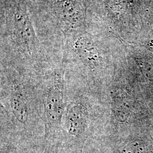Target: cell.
I'll use <instances>...</instances> for the list:
<instances>
[{
  "instance_id": "6da1fadb",
  "label": "cell",
  "mask_w": 153,
  "mask_h": 153,
  "mask_svg": "<svg viewBox=\"0 0 153 153\" xmlns=\"http://www.w3.org/2000/svg\"><path fill=\"white\" fill-rule=\"evenodd\" d=\"M1 131L45 135L41 76L1 74Z\"/></svg>"
},
{
  "instance_id": "3957f363",
  "label": "cell",
  "mask_w": 153,
  "mask_h": 153,
  "mask_svg": "<svg viewBox=\"0 0 153 153\" xmlns=\"http://www.w3.org/2000/svg\"><path fill=\"white\" fill-rule=\"evenodd\" d=\"M41 88L45 136L52 140L60 138L68 99L65 71L56 70L42 76Z\"/></svg>"
},
{
  "instance_id": "277c9868",
  "label": "cell",
  "mask_w": 153,
  "mask_h": 153,
  "mask_svg": "<svg viewBox=\"0 0 153 153\" xmlns=\"http://www.w3.org/2000/svg\"><path fill=\"white\" fill-rule=\"evenodd\" d=\"M57 8L61 16L65 21L75 23L80 21L82 10L74 0H60L57 3Z\"/></svg>"
},
{
  "instance_id": "7a4b0ae2",
  "label": "cell",
  "mask_w": 153,
  "mask_h": 153,
  "mask_svg": "<svg viewBox=\"0 0 153 153\" xmlns=\"http://www.w3.org/2000/svg\"><path fill=\"white\" fill-rule=\"evenodd\" d=\"M67 81L68 99L60 138L80 141L95 128V90Z\"/></svg>"
}]
</instances>
